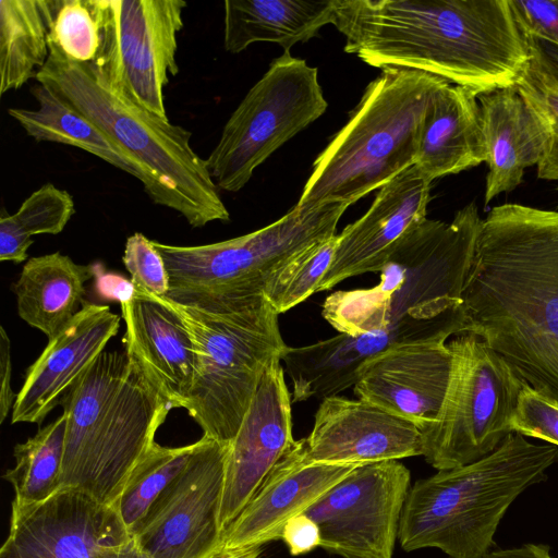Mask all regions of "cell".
<instances>
[{
    "mask_svg": "<svg viewBox=\"0 0 558 558\" xmlns=\"http://www.w3.org/2000/svg\"><path fill=\"white\" fill-rule=\"evenodd\" d=\"M118 558H154L151 555L143 550L134 537H131L123 544L119 550Z\"/></svg>",
    "mask_w": 558,
    "mask_h": 558,
    "instance_id": "f6af8a7d",
    "label": "cell"
},
{
    "mask_svg": "<svg viewBox=\"0 0 558 558\" xmlns=\"http://www.w3.org/2000/svg\"><path fill=\"white\" fill-rule=\"evenodd\" d=\"M461 333L459 308L436 318L409 317L360 336L340 333L303 347H287L281 362L292 381V402L327 398L354 386L360 368L387 349Z\"/></svg>",
    "mask_w": 558,
    "mask_h": 558,
    "instance_id": "9a60e30c",
    "label": "cell"
},
{
    "mask_svg": "<svg viewBox=\"0 0 558 558\" xmlns=\"http://www.w3.org/2000/svg\"><path fill=\"white\" fill-rule=\"evenodd\" d=\"M337 0H226L223 47L240 53L255 43H272L284 52L332 24Z\"/></svg>",
    "mask_w": 558,
    "mask_h": 558,
    "instance_id": "4316f807",
    "label": "cell"
},
{
    "mask_svg": "<svg viewBox=\"0 0 558 558\" xmlns=\"http://www.w3.org/2000/svg\"><path fill=\"white\" fill-rule=\"evenodd\" d=\"M49 40L72 60H95L100 46V33L86 0H62L51 26Z\"/></svg>",
    "mask_w": 558,
    "mask_h": 558,
    "instance_id": "d590c367",
    "label": "cell"
},
{
    "mask_svg": "<svg viewBox=\"0 0 558 558\" xmlns=\"http://www.w3.org/2000/svg\"><path fill=\"white\" fill-rule=\"evenodd\" d=\"M445 82L420 71L383 69L315 159L295 205L350 206L414 166L427 105Z\"/></svg>",
    "mask_w": 558,
    "mask_h": 558,
    "instance_id": "5b68a950",
    "label": "cell"
},
{
    "mask_svg": "<svg viewBox=\"0 0 558 558\" xmlns=\"http://www.w3.org/2000/svg\"><path fill=\"white\" fill-rule=\"evenodd\" d=\"M135 289L165 298L170 289L169 276L161 254L153 240L135 232L126 239L122 257Z\"/></svg>",
    "mask_w": 558,
    "mask_h": 558,
    "instance_id": "74e56055",
    "label": "cell"
},
{
    "mask_svg": "<svg viewBox=\"0 0 558 558\" xmlns=\"http://www.w3.org/2000/svg\"><path fill=\"white\" fill-rule=\"evenodd\" d=\"M32 94L38 104L37 109H8L9 116L28 136L36 142L64 144L85 150L141 182L142 173L133 159L88 118L43 84L34 86Z\"/></svg>",
    "mask_w": 558,
    "mask_h": 558,
    "instance_id": "f1b7e54d",
    "label": "cell"
},
{
    "mask_svg": "<svg viewBox=\"0 0 558 558\" xmlns=\"http://www.w3.org/2000/svg\"><path fill=\"white\" fill-rule=\"evenodd\" d=\"M229 445L206 436L181 473L131 532L154 558H209L222 538L220 511Z\"/></svg>",
    "mask_w": 558,
    "mask_h": 558,
    "instance_id": "7c38bea8",
    "label": "cell"
},
{
    "mask_svg": "<svg viewBox=\"0 0 558 558\" xmlns=\"http://www.w3.org/2000/svg\"><path fill=\"white\" fill-rule=\"evenodd\" d=\"M511 429L558 447V401L524 385L511 417Z\"/></svg>",
    "mask_w": 558,
    "mask_h": 558,
    "instance_id": "8d00e7d4",
    "label": "cell"
},
{
    "mask_svg": "<svg viewBox=\"0 0 558 558\" xmlns=\"http://www.w3.org/2000/svg\"><path fill=\"white\" fill-rule=\"evenodd\" d=\"M92 266L94 270V288L101 299L122 304L133 298L136 289L131 280L119 274L106 271L99 264Z\"/></svg>",
    "mask_w": 558,
    "mask_h": 558,
    "instance_id": "60d3db41",
    "label": "cell"
},
{
    "mask_svg": "<svg viewBox=\"0 0 558 558\" xmlns=\"http://www.w3.org/2000/svg\"><path fill=\"white\" fill-rule=\"evenodd\" d=\"M170 410L169 403L130 361L76 489L114 507L130 473L155 442Z\"/></svg>",
    "mask_w": 558,
    "mask_h": 558,
    "instance_id": "ac0fdd59",
    "label": "cell"
},
{
    "mask_svg": "<svg viewBox=\"0 0 558 558\" xmlns=\"http://www.w3.org/2000/svg\"><path fill=\"white\" fill-rule=\"evenodd\" d=\"M430 184L412 166L383 185L368 210L337 234L333 260L316 292L350 277L379 272L405 233L426 219Z\"/></svg>",
    "mask_w": 558,
    "mask_h": 558,
    "instance_id": "ffe728a7",
    "label": "cell"
},
{
    "mask_svg": "<svg viewBox=\"0 0 558 558\" xmlns=\"http://www.w3.org/2000/svg\"><path fill=\"white\" fill-rule=\"evenodd\" d=\"M447 344L452 364L446 396L422 432V456L438 471L482 459L513 433L511 417L527 384L476 335L459 333Z\"/></svg>",
    "mask_w": 558,
    "mask_h": 558,
    "instance_id": "9c48e42d",
    "label": "cell"
},
{
    "mask_svg": "<svg viewBox=\"0 0 558 558\" xmlns=\"http://www.w3.org/2000/svg\"><path fill=\"white\" fill-rule=\"evenodd\" d=\"M166 300L186 324L197 354L193 385L181 408L204 436L229 445L266 368L288 347L279 314L263 294L207 308Z\"/></svg>",
    "mask_w": 558,
    "mask_h": 558,
    "instance_id": "52a82bcc",
    "label": "cell"
},
{
    "mask_svg": "<svg viewBox=\"0 0 558 558\" xmlns=\"http://www.w3.org/2000/svg\"><path fill=\"white\" fill-rule=\"evenodd\" d=\"M65 429L63 413L26 441L15 445V464L3 475L13 487V502L38 504L61 488Z\"/></svg>",
    "mask_w": 558,
    "mask_h": 558,
    "instance_id": "4dcf8cb0",
    "label": "cell"
},
{
    "mask_svg": "<svg viewBox=\"0 0 558 558\" xmlns=\"http://www.w3.org/2000/svg\"><path fill=\"white\" fill-rule=\"evenodd\" d=\"M337 234L306 246L277 268L263 289V295L278 313L304 302L317 288L333 260Z\"/></svg>",
    "mask_w": 558,
    "mask_h": 558,
    "instance_id": "836d02e7",
    "label": "cell"
},
{
    "mask_svg": "<svg viewBox=\"0 0 558 558\" xmlns=\"http://www.w3.org/2000/svg\"><path fill=\"white\" fill-rule=\"evenodd\" d=\"M526 36L558 45V0H510Z\"/></svg>",
    "mask_w": 558,
    "mask_h": 558,
    "instance_id": "f35d334b",
    "label": "cell"
},
{
    "mask_svg": "<svg viewBox=\"0 0 558 558\" xmlns=\"http://www.w3.org/2000/svg\"><path fill=\"white\" fill-rule=\"evenodd\" d=\"M327 107L317 68L290 52L272 60L232 112L206 158L218 190L243 189L258 166Z\"/></svg>",
    "mask_w": 558,
    "mask_h": 558,
    "instance_id": "30bf717a",
    "label": "cell"
},
{
    "mask_svg": "<svg viewBox=\"0 0 558 558\" xmlns=\"http://www.w3.org/2000/svg\"><path fill=\"white\" fill-rule=\"evenodd\" d=\"M344 51L428 73L475 95L515 85L530 64L510 0H337Z\"/></svg>",
    "mask_w": 558,
    "mask_h": 558,
    "instance_id": "7a4b0ae2",
    "label": "cell"
},
{
    "mask_svg": "<svg viewBox=\"0 0 558 558\" xmlns=\"http://www.w3.org/2000/svg\"><path fill=\"white\" fill-rule=\"evenodd\" d=\"M120 305L129 360L171 409L181 408L197 366L186 324L165 298L137 289Z\"/></svg>",
    "mask_w": 558,
    "mask_h": 558,
    "instance_id": "603a6c76",
    "label": "cell"
},
{
    "mask_svg": "<svg viewBox=\"0 0 558 558\" xmlns=\"http://www.w3.org/2000/svg\"><path fill=\"white\" fill-rule=\"evenodd\" d=\"M195 442L165 447L156 441L130 473L116 504L130 534L163 489L187 464Z\"/></svg>",
    "mask_w": 558,
    "mask_h": 558,
    "instance_id": "d6a6232c",
    "label": "cell"
},
{
    "mask_svg": "<svg viewBox=\"0 0 558 558\" xmlns=\"http://www.w3.org/2000/svg\"><path fill=\"white\" fill-rule=\"evenodd\" d=\"M283 373L281 359L271 361L235 437L229 444L220 511L222 533L295 441L292 435V397Z\"/></svg>",
    "mask_w": 558,
    "mask_h": 558,
    "instance_id": "2e32d148",
    "label": "cell"
},
{
    "mask_svg": "<svg viewBox=\"0 0 558 558\" xmlns=\"http://www.w3.org/2000/svg\"><path fill=\"white\" fill-rule=\"evenodd\" d=\"M92 278V265H78L60 252L27 259L13 284L19 316L53 338L81 310Z\"/></svg>",
    "mask_w": 558,
    "mask_h": 558,
    "instance_id": "83f0119b",
    "label": "cell"
},
{
    "mask_svg": "<svg viewBox=\"0 0 558 558\" xmlns=\"http://www.w3.org/2000/svg\"><path fill=\"white\" fill-rule=\"evenodd\" d=\"M514 86L547 126L548 141L537 165V177L558 180V82L530 59L529 66Z\"/></svg>",
    "mask_w": 558,
    "mask_h": 558,
    "instance_id": "e575fe53",
    "label": "cell"
},
{
    "mask_svg": "<svg viewBox=\"0 0 558 558\" xmlns=\"http://www.w3.org/2000/svg\"><path fill=\"white\" fill-rule=\"evenodd\" d=\"M461 333L485 341L558 401V211L519 204L483 219L461 304Z\"/></svg>",
    "mask_w": 558,
    "mask_h": 558,
    "instance_id": "6da1fadb",
    "label": "cell"
},
{
    "mask_svg": "<svg viewBox=\"0 0 558 558\" xmlns=\"http://www.w3.org/2000/svg\"><path fill=\"white\" fill-rule=\"evenodd\" d=\"M482 222L474 203L451 222L424 219L400 240L377 286L329 294L323 317L340 333L360 336L459 308Z\"/></svg>",
    "mask_w": 558,
    "mask_h": 558,
    "instance_id": "8992f818",
    "label": "cell"
},
{
    "mask_svg": "<svg viewBox=\"0 0 558 558\" xmlns=\"http://www.w3.org/2000/svg\"><path fill=\"white\" fill-rule=\"evenodd\" d=\"M488 167L484 205L521 184L524 172L537 166L548 141L543 118L515 86L477 96Z\"/></svg>",
    "mask_w": 558,
    "mask_h": 558,
    "instance_id": "cb8c5ba5",
    "label": "cell"
},
{
    "mask_svg": "<svg viewBox=\"0 0 558 558\" xmlns=\"http://www.w3.org/2000/svg\"><path fill=\"white\" fill-rule=\"evenodd\" d=\"M131 537L113 506L76 488L33 505L12 501L0 558H118Z\"/></svg>",
    "mask_w": 558,
    "mask_h": 558,
    "instance_id": "5bb4252c",
    "label": "cell"
},
{
    "mask_svg": "<svg viewBox=\"0 0 558 558\" xmlns=\"http://www.w3.org/2000/svg\"><path fill=\"white\" fill-rule=\"evenodd\" d=\"M558 447L509 434L489 454L421 478L410 488L398 539L407 550L437 548L449 558H483L515 498L541 483Z\"/></svg>",
    "mask_w": 558,
    "mask_h": 558,
    "instance_id": "277c9868",
    "label": "cell"
},
{
    "mask_svg": "<svg viewBox=\"0 0 558 558\" xmlns=\"http://www.w3.org/2000/svg\"><path fill=\"white\" fill-rule=\"evenodd\" d=\"M280 539L291 555L299 556L320 546V531L313 519L301 513L286 523Z\"/></svg>",
    "mask_w": 558,
    "mask_h": 558,
    "instance_id": "ab89813d",
    "label": "cell"
},
{
    "mask_svg": "<svg viewBox=\"0 0 558 558\" xmlns=\"http://www.w3.org/2000/svg\"><path fill=\"white\" fill-rule=\"evenodd\" d=\"M75 213L72 195L46 183L24 199L16 213L1 215L0 260L22 263L34 243L33 235L58 234Z\"/></svg>",
    "mask_w": 558,
    "mask_h": 558,
    "instance_id": "1f68e13d",
    "label": "cell"
},
{
    "mask_svg": "<svg viewBox=\"0 0 558 558\" xmlns=\"http://www.w3.org/2000/svg\"><path fill=\"white\" fill-rule=\"evenodd\" d=\"M447 339L398 344L374 356L357 373L355 396L423 432L436 421L448 388L452 354Z\"/></svg>",
    "mask_w": 558,
    "mask_h": 558,
    "instance_id": "d6986e66",
    "label": "cell"
},
{
    "mask_svg": "<svg viewBox=\"0 0 558 558\" xmlns=\"http://www.w3.org/2000/svg\"><path fill=\"white\" fill-rule=\"evenodd\" d=\"M11 344L5 329L0 326V424L13 409L17 393L11 387Z\"/></svg>",
    "mask_w": 558,
    "mask_h": 558,
    "instance_id": "b9f144b4",
    "label": "cell"
},
{
    "mask_svg": "<svg viewBox=\"0 0 558 558\" xmlns=\"http://www.w3.org/2000/svg\"><path fill=\"white\" fill-rule=\"evenodd\" d=\"M49 58L36 81L88 118L137 165L150 201L179 213L192 228L228 221L206 159L192 132L172 124L114 90L94 62L68 58L49 40Z\"/></svg>",
    "mask_w": 558,
    "mask_h": 558,
    "instance_id": "3957f363",
    "label": "cell"
},
{
    "mask_svg": "<svg viewBox=\"0 0 558 558\" xmlns=\"http://www.w3.org/2000/svg\"><path fill=\"white\" fill-rule=\"evenodd\" d=\"M62 0L0 1V95L20 89L49 58V34Z\"/></svg>",
    "mask_w": 558,
    "mask_h": 558,
    "instance_id": "f546056e",
    "label": "cell"
},
{
    "mask_svg": "<svg viewBox=\"0 0 558 558\" xmlns=\"http://www.w3.org/2000/svg\"><path fill=\"white\" fill-rule=\"evenodd\" d=\"M349 206L329 204L314 209L294 205L277 221L221 242L180 246L153 241L161 254L175 303L206 308L263 294L271 274L316 241L337 234Z\"/></svg>",
    "mask_w": 558,
    "mask_h": 558,
    "instance_id": "ba28073f",
    "label": "cell"
},
{
    "mask_svg": "<svg viewBox=\"0 0 558 558\" xmlns=\"http://www.w3.org/2000/svg\"><path fill=\"white\" fill-rule=\"evenodd\" d=\"M304 439L307 461L367 464L423 454L421 427L362 399L324 398Z\"/></svg>",
    "mask_w": 558,
    "mask_h": 558,
    "instance_id": "e0dca14e",
    "label": "cell"
},
{
    "mask_svg": "<svg viewBox=\"0 0 558 558\" xmlns=\"http://www.w3.org/2000/svg\"><path fill=\"white\" fill-rule=\"evenodd\" d=\"M483 558H555L548 546L543 544H524L519 547L489 551Z\"/></svg>",
    "mask_w": 558,
    "mask_h": 558,
    "instance_id": "ee69618b",
    "label": "cell"
},
{
    "mask_svg": "<svg viewBox=\"0 0 558 558\" xmlns=\"http://www.w3.org/2000/svg\"><path fill=\"white\" fill-rule=\"evenodd\" d=\"M100 33L94 64L110 86L169 119L165 88L179 73L178 35L183 0H86Z\"/></svg>",
    "mask_w": 558,
    "mask_h": 558,
    "instance_id": "8fae6325",
    "label": "cell"
},
{
    "mask_svg": "<svg viewBox=\"0 0 558 558\" xmlns=\"http://www.w3.org/2000/svg\"><path fill=\"white\" fill-rule=\"evenodd\" d=\"M125 351H102L63 396L66 415L61 488H77L99 427L129 372Z\"/></svg>",
    "mask_w": 558,
    "mask_h": 558,
    "instance_id": "484cf974",
    "label": "cell"
},
{
    "mask_svg": "<svg viewBox=\"0 0 558 558\" xmlns=\"http://www.w3.org/2000/svg\"><path fill=\"white\" fill-rule=\"evenodd\" d=\"M121 318L108 305L84 302L72 320L27 368L12 409L11 422L41 423L106 349Z\"/></svg>",
    "mask_w": 558,
    "mask_h": 558,
    "instance_id": "7402d4cb",
    "label": "cell"
},
{
    "mask_svg": "<svg viewBox=\"0 0 558 558\" xmlns=\"http://www.w3.org/2000/svg\"><path fill=\"white\" fill-rule=\"evenodd\" d=\"M531 59L558 82V45L526 36Z\"/></svg>",
    "mask_w": 558,
    "mask_h": 558,
    "instance_id": "7bdbcfd3",
    "label": "cell"
},
{
    "mask_svg": "<svg viewBox=\"0 0 558 558\" xmlns=\"http://www.w3.org/2000/svg\"><path fill=\"white\" fill-rule=\"evenodd\" d=\"M485 158L477 95L445 82L427 105L414 166L433 182L476 167Z\"/></svg>",
    "mask_w": 558,
    "mask_h": 558,
    "instance_id": "d4e9b609",
    "label": "cell"
},
{
    "mask_svg": "<svg viewBox=\"0 0 558 558\" xmlns=\"http://www.w3.org/2000/svg\"><path fill=\"white\" fill-rule=\"evenodd\" d=\"M260 547H253L233 551L219 550L209 558H260Z\"/></svg>",
    "mask_w": 558,
    "mask_h": 558,
    "instance_id": "bcb514c9",
    "label": "cell"
},
{
    "mask_svg": "<svg viewBox=\"0 0 558 558\" xmlns=\"http://www.w3.org/2000/svg\"><path fill=\"white\" fill-rule=\"evenodd\" d=\"M410 488V471L398 460L362 464L304 513L318 525L319 547L328 553L343 558H392Z\"/></svg>",
    "mask_w": 558,
    "mask_h": 558,
    "instance_id": "4fadbf2b",
    "label": "cell"
},
{
    "mask_svg": "<svg viewBox=\"0 0 558 558\" xmlns=\"http://www.w3.org/2000/svg\"><path fill=\"white\" fill-rule=\"evenodd\" d=\"M357 466L310 462L304 453V439L295 440L223 531L219 550L262 547L280 539L290 519L304 513Z\"/></svg>",
    "mask_w": 558,
    "mask_h": 558,
    "instance_id": "44dd1931",
    "label": "cell"
}]
</instances>
